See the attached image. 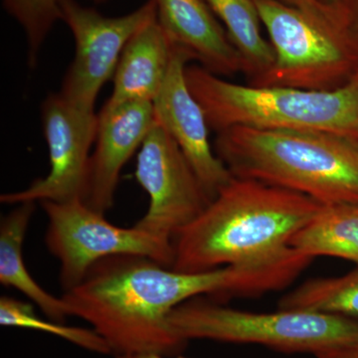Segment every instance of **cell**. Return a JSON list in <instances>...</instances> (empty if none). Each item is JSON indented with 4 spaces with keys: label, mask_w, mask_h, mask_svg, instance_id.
Wrapping results in <instances>:
<instances>
[{
    "label": "cell",
    "mask_w": 358,
    "mask_h": 358,
    "mask_svg": "<svg viewBox=\"0 0 358 358\" xmlns=\"http://www.w3.org/2000/svg\"><path fill=\"white\" fill-rule=\"evenodd\" d=\"M252 275L241 266L182 273L147 257L117 255L96 262L63 300L70 315L88 322L117 357L157 353L171 357L185 348L169 315L201 294L242 296Z\"/></svg>",
    "instance_id": "6da1fadb"
},
{
    "label": "cell",
    "mask_w": 358,
    "mask_h": 358,
    "mask_svg": "<svg viewBox=\"0 0 358 358\" xmlns=\"http://www.w3.org/2000/svg\"><path fill=\"white\" fill-rule=\"evenodd\" d=\"M322 206L301 193L233 176L174 238L173 268L200 273L281 260L294 251L292 237Z\"/></svg>",
    "instance_id": "7a4b0ae2"
},
{
    "label": "cell",
    "mask_w": 358,
    "mask_h": 358,
    "mask_svg": "<svg viewBox=\"0 0 358 358\" xmlns=\"http://www.w3.org/2000/svg\"><path fill=\"white\" fill-rule=\"evenodd\" d=\"M215 152L234 178L301 193L322 205L358 203V141L322 131L233 127Z\"/></svg>",
    "instance_id": "3957f363"
},
{
    "label": "cell",
    "mask_w": 358,
    "mask_h": 358,
    "mask_svg": "<svg viewBox=\"0 0 358 358\" xmlns=\"http://www.w3.org/2000/svg\"><path fill=\"white\" fill-rule=\"evenodd\" d=\"M185 77L216 133L245 127L322 131L358 141V71L333 91L233 83L199 65L187 66Z\"/></svg>",
    "instance_id": "277c9868"
},
{
    "label": "cell",
    "mask_w": 358,
    "mask_h": 358,
    "mask_svg": "<svg viewBox=\"0 0 358 358\" xmlns=\"http://www.w3.org/2000/svg\"><path fill=\"white\" fill-rule=\"evenodd\" d=\"M169 320L173 333L185 343L209 339L315 355L358 350V320L334 313L282 308L251 313L192 299L174 308Z\"/></svg>",
    "instance_id": "5b68a950"
},
{
    "label": "cell",
    "mask_w": 358,
    "mask_h": 358,
    "mask_svg": "<svg viewBox=\"0 0 358 358\" xmlns=\"http://www.w3.org/2000/svg\"><path fill=\"white\" fill-rule=\"evenodd\" d=\"M255 3L274 51V63L248 85L333 91L355 76L357 56L346 30L277 0Z\"/></svg>",
    "instance_id": "8992f818"
},
{
    "label": "cell",
    "mask_w": 358,
    "mask_h": 358,
    "mask_svg": "<svg viewBox=\"0 0 358 358\" xmlns=\"http://www.w3.org/2000/svg\"><path fill=\"white\" fill-rule=\"evenodd\" d=\"M48 218L45 244L60 263V284L65 292L83 281L90 268L102 259L117 255L147 257L173 268V242L136 226L122 228L92 209L84 200L40 202Z\"/></svg>",
    "instance_id": "52a82bcc"
},
{
    "label": "cell",
    "mask_w": 358,
    "mask_h": 358,
    "mask_svg": "<svg viewBox=\"0 0 358 358\" xmlns=\"http://www.w3.org/2000/svg\"><path fill=\"white\" fill-rule=\"evenodd\" d=\"M157 17L155 0L117 17L103 15L77 0H64L61 20L74 37L75 55L59 94L79 109L95 110L99 93L114 77L127 43L140 28Z\"/></svg>",
    "instance_id": "ba28073f"
},
{
    "label": "cell",
    "mask_w": 358,
    "mask_h": 358,
    "mask_svg": "<svg viewBox=\"0 0 358 358\" xmlns=\"http://www.w3.org/2000/svg\"><path fill=\"white\" fill-rule=\"evenodd\" d=\"M136 178L150 197L136 227L173 242L211 202L182 150L155 120L140 148Z\"/></svg>",
    "instance_id": "9c48e42d"
},
{
    "label": "cell",
    "mask_w": 358,
    "mask_h": 358,
    "mask_svg": "<svg viewBox=\"0 0 358 358\" xmlns=\"http://www.w3.org/2000/svg\"><path fill=\"white\" fill-rule=\"evenodd\" d=\"M42 127L48 145L50 171L20 192L3 193L0 202H64L85 199L92 145H95L98 114L50 94L41 106Z\"/></svg>",
    "instance_id": "30bf717a"
},
{
    "label": "cell",
    "mask_w": 358,
    "mask_h": 358,
    "mask_svg": "<svg viewBox=\"0 0 358 358\" xmlns=\"http://www.w3.org/2000/svg\"><path fill=\"white\" fill-rule=\"evenodd\" d=\"M189 61L185 52L173 48L166 82L152 105L155 120L178 143L213 199L233 176L212 148L206 115L188 88L185 69Z\"/></svg>",
    "instance_id": "8fae6325"
},
{
    "label": "cell",
    "mask_w": 358,
    "mask_h": 358,
    "mask_svg": "<svg viewBox=\"0 0 358 358\" xmlns=\"http://www.w3.org/2000/svg\"><path fill=\"white\" fill-rule=\"evenodd\" d=\"M155 124L152 103L103 105L98 114L95 148L90 159L84 199L89 207L105 214L114 206L122 169L141 148Z\"/></svg>",
    "instance_id": "7c38bea8"
},
{
    "label": "cell",
    "mask_w": 358,
    "mask_h": 358,
    "mask_svg": "<svg viewBox=\"0 0 358 358\" xmlns=\"http://www.w3.org/2000/svg\"><path fill=\"white\" fill-rule=\"evenodd\" d=\"M157 21L173 48L219 77L244 73L239 52L205 0H155Z\"/></svg>",
    "instance_id": "4fadbf2b"
},
{
    "label": "cell",
    "mask_w": 358,
    "mask_h": 358,
    "mask_svg": "<svg viewBox=\"0 0 358 358\" xmlns=\"http://www.w3.org/2000/svg\"><path fill=\"white\" fill-rule=\"evenodd\" d=\"M173 48L157 17L129 39L115 68L112 95L105 105L154 103L166 82Z\"/></svg>",
    "instance_id": "5bb4252c"
},
{
    "label": "cell",
    "mask_w": 358,
    "mask_h": 358,
    "mask_svg": "<svg viewBox=\"0 0 358 358\" xmlns=\"http://www.w3.org/2000/svg\"><path fill=\"white\" fill-rule=\"evenodd\" d=\"M35 202L16 205L0 222V282L17 289L54 322L64 324L69 308L62 296L57 298L35 281L23 259V242L34 213Z\"/></svg>",
    "instance_id": "9a60e30c"
},
{
    "label": "cell",
    "mask_w": 358,
    "mask_h": 358,
    "mask_svg": "<svg viewBox=\"0 0 358 358\" xmlns=\"http://www.w3.org/2000/svg\"><path fill=\"white\" fill-rule=\"evenodd\" d=\"M289 247L313 259L336 257L358 264V203L324 205L292 237Z\"/></svg>",
    "instance_id": "2e32d148"
},
{
    "label": "cell",
    "mask_w": 358,
    "mask_h": 358,
    "mask_svg": "<svg viewBox=\"0 0 358 358\" xmlns=\"http://www.w3.org/2000/svg\"><path fill=\"white\" fill-rule=\"evenodd\" d=\"M225 28L244 63L248 84L263 76L274 63V51L263 34L255 0H205Z\"/></svg>",
    "instance_id": "e0dca14e"
},
{
    "label": "cell",
    "mask_w": 358,
    "mask_h": 358,
    "mask_svg": "<svg viewBox=\"0 0 358 358\" xmlns=\"http://www.w3.org/2000/svg\"><path fill=\"white\" fill-rule=\"evenodd\" d=\"M279 308L358 317V267L341 277L303 282L282 296Z\"/></svg>",
    "instance_id": "ac0fdd59"
},
{
    "label": "cell",
    "mask_w": 358,
    "mask_h": 358,
    "mask_svg": "<svg viewBox=\"0 0 358 358\" xmlns=\"http://www.w3.org/2000/svg\"><path fill=\"white\" fill-rule=\"evenodd\" d=\"M0 324L53 334L83 350L99 355L113 353L107 341L93 329L65 326L62 322L41 319L35 313L31 303L9 296L0 298Z\"/></svg>",
    "instance_id": "d6986e66"
},
{
    "label": "cell",
    "mask_w": 358,
    "mask_h": 358,
    "mask_svg": "<svg viewBox=\"0 0 358 358\" xmlns=\"http://www.w3.org/2000/svg\"><path fill=\"white\" fill-rule=\"evenodd\" d=\"M64 0H2L6 13L24 32L27 64L31 69L38 63L40 51L54 25L61 20V4ZM105 3L108 0H89Z\"/></svg>",
    "instance_id": "ffe728a7"
},
{
    "label": "cell",
    "mask_w": 358,
    "mask_h": 358,
    "mask_svg": "<svg viewBox=\"0 0 358 358\" xmlns=\"http://www.w3.org/2000/svg\"><path fill=\"white\" fill-rule=\"evenodd\" d=\"M277 1L305 11L306 13L310 14L313 17L327 24L345 29V23L343 20L320 0H277Z\"/></svg>",
    "instance_id": "44dd1931"
},
{
    "label": "cell",
    "mask_w": 358,
    "mask_h": 358,
    "mask_svg": "<svg viewBox=\"0 0 358 358\" xmlns=\"http://www.w3.org/2000/svg\"><path fill=\"white\" fill-rule=\"evenodd\" d=\"M322 3H324V6L331 8V10H334V13L338 14L339 17L343 20V22L345 23L346 20H348V0H320Z\"/></svg>",
    "instance_id": "7402d4cb"
},
{
    "label": "cell",
    "mask_w": 358,
    "mask_h": 358,
    "mask_svg": "<svg viewBox=\"0 0 358 358\" xmlns=\"http://www.w3.org/2000/svg\"><path fill=\"white\" fill-rule=\"evenodd\" d=\"M317 358H358V350H333L315 355Z\"/></svg>",
    "instance_id": "603a6c76"
},
{
    "label": "cell",
    "mask_w": 358,
    "mask_h": 358,
    "mask_svg": "<svg viewBox=\"0 0 358 358\" xmlns=\"http://www.w3.org/2000/svg\"><path fill=\"white\" fill-rule=\"evenodd\" d=\"M117 358H169V357H164V355H157V353H141V355H122V357H117ZM176 358H185V357H178Z\"/></svg>",
    "instance_id": "cb8c5ba5"
}]
</instances>
